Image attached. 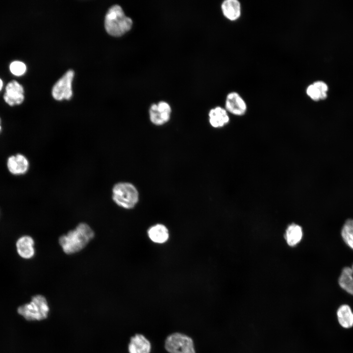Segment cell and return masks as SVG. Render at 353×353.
<instances>
[{"mask_svg": "<svg viewBox=\"0 0 353 353\" xmlns=\"http://www.w3.org/2000/svg\"><path fill=\"white\" fill-rule=\"evenodd\" d=\"M94 232L87 224H79L75 228L59 238V244L66 254L80 251L94 238Z\"/></svg>", "mask_w": 353, "mask_h": 353, "instance_id": "cell-1", "label": "cell"}, {"mask_svg": "<svg viewBox=\"0 0 353 353\" xmlns=\"http://www.w3.org/2000/svg\"><path fill=\"white\" fill-rule=\"evenodd\" d=\"M132 19L126 16L119 5L111 6L105 15L104 26L110 35L119 37L128 31L132 27Z\"/></svg>", "mask_w": 353, "mask_h": 353, "instance_id": "cell-2", "label": "cell"}, {"mask_svg": "<svg viewBox=\"0 0 353 353\" xmlns=\"http://www.w3.org/2000/svg\"><path fill=\"white\" fill-rule=\"evenodd\" d=\"M50 311L46 298L42 295L33 296L31 301L19 306L18 312L26 320L40 321L46 319Z\"/></svg>", "mask_w": 353, "mask_h": 353, "instance_id": "cell-3", "label": "cell"}, {"mask_svg": "<svg viewBox=\"0 0 353 353\" xmlns=\"http://www.w3.org/2000/svg\"><path fill=\"white\" fill-rule=\"evenodd\" d=\"M112 199L119 206L126 209L135 207L139 201V193L135 186L129 182H120L114 185Z\"/></svg>", "mask_w": 353, "mask_h": 353, "instance_id": "cell-4", "label": "cell"}, {"mask_svg": "<svg viewBox=\"0 0 353 353\" xmlns=\"http://www.w3.org/2000/svg\"><path fill=\"white\" fill-rule=\"evenodd\" d=\"M165 348L169 353H195L192 339L180 333H175L166 338Z\"/></svg>", "mask_w": 353, "mask_h": 353, "instance_id": "cell-5", "label": "cell"}, {"mask_svg": "<svg viewBox=\"0 0 353 353\" xmlns=\"http://www.w3.org/2000/svg\"><path fill=\"white\" fill-rule=\"evenodd\" d=\"M74 76L72 70H68L53 85L52 96L57 101L70 100L73 95L72 83Z\"/></svg>", "mask_w": 353, "mask_h": 353, "instance_id": "cell-6", "label": "cell"}, {"mask_svg": "<svg viewBox=\"0 0 353 353\" xmlns=\"http://www.w3.org/2000/svg\"><path fill=\"white\" fill-rule=\"evenodd\" d=\"M149 112L151 122L155 126H162L170 120L172 108L167 102L160 101L157 103H152Z\"/></svg>", "mask_w": 353, "mask_h": 353, "instance_id": "cell-7", "label": "cell"}, {"mask_svg": "<svg viewBox=\"0 0 353 353\" xmlns=\"http://www.w3.org/2000/svg\"><path fill=\"white\" fill-rule=\"evenodd\" d=\"M225 105V108L229 114L237 117L243 116L248 111L246 101L236 91H232L227 94Z\"/></svg>", "mask_w": 353, "mask_h": 353, "instance_id": "cell-8", "label": "cell"}, {"mask_svg": "<svg viewBox=\"0 0 353 353\" xmlns=\"http://www.w3.org/2000/svg\"><path fill=\"white\" fill-rule=\"evenodd\" d=\"M24 92L22 85L17 81L13 80L6 85L3 98L5 102L11 106L20 105L24 101Z\"/></svg>", "mask_w": 353, "mask_h": 353, "instance_id": "cell-9", "label": "cell"}, {"mask_svg": "<svg viewBox=\"0 0 353 353\" xmlns=\"http://www.w3.org/2000/svg\"><path fill=\"white\" fill-rule=\"evenodd\" d=\"M209 122L214 128H222L227 125L229 121V113L226 109L217 106L211 109L208 113Z\"/></svg>", "mask_w": 353, "mask_h": 353, "instance_id": "cell-10", "label": "cell"}, {"mask_svg": "<svg viewBox=\"0 0 353 353\" xmlns=\"http://www.w3.org/2000/svg\"><path fill=\"white\" fill-rule=\"evenodd\" d=\"M7 166L9 171L14 175L25 174L28 170L29 162L24 155L18 153L8 157Z\"/></svg>", "mask_w": 353, "mask_h": 353, "instance_id": "cell-11", "label": "cell"}, {"mask_svg": "<svg viewBox=\"0 0 353 353\" xmlns=\"http://www.w3.org/2000/svg\"><path fill=\"white\" fill-rule=\"evenodd\" d=\"M221 9L224 16L230 21H235L241 15L242 7L238 0H225L221 4Z\"/></svg>", "mask_w": 353, "mask_h": 353, "instance_id": "cell-12", "label": "cell"}, {"mask_svg": "<svg viewBox=\"0 0 353 353\" xmlns=\"http://www.w3.org/2000/svg\"><path fill=\"white\" fill-rule=\"evenodd\" d=\"M34 245V240L31 236L25 235L21 237L16 244L18 254L24 259L32 258L35 254Z\"/></svg>", "mask_w": 353, "mask_h": 353, "instance_id": "cell-13", "label": "cell"}, {"mask_svg": "<svg viewBox=\"0 0 353 353\" xmlns=\"http://www.w3.org/2000/svg\"><path fill=\"white\" fill-rule=\"evenodd\" d=\"M303 235V230L297 224H291L287 226L284 232V239L286 244L294 247L300 244Z\"/></svg>", "mask_w": 353, "mask_h": 353, "instance_id": "cell-14", "label": "cell"}, {"mask_svg": "<svg viewBox=\"0 0 353 353\" xmlns=\"http://www.w3.org/2000/svg\"><path fill=\"white\" fill-rule=\"evenodd\" d=\"M128 349L129 353H150L151 345L143 335L137 334L131 338Z\"/></svg>", "mask_w": 353, "mask_h": 353, "instance_id": "cell-15", "label": "cell"}, {"mask_svg": "<svg viewBox=\"0 0 353 353\" xmlns=\"http://www.w3.org/2000/svg\"><path fill=\"white\" fill-rule=\"evenodd\" d=\"M148 235L151 241L158 244L164 243L169 237L168 229L162 224L151 227L148 231Z\"/></svg>", "mask_w": 353, "mask_h": 353, "instance_id": "cell-16", "label": "cell"}, {"mask_svg": "<svg viewBox=\"0 0 353 353\" xmlns=\"http://www.w3.org/2000/svg\"><path fill=\"white\" fill-rule=\"evenodd\" d=\"M340 286L347 293L353 295V264L344 267L338 279Z\"/></svg>", "mask_w": 353, "mask_h": 353, "instance_id": "cell-17", "label": "cell"}, {"mask_svg": "<svg viewBox=\"0 0 353 353\" xmlns=\"http://www.w3.org/2000/svg\"><path fill=\"white\" fill-rule=\"evenodd\" d=\"M337 319L344 328H349L353 326V312L347 304L341 305L337 311Z\"/></svg>", "mask_w": 353, "mask_h": 353, "instance_id": "cell-18", "label": "cell"}, {"mask_svg": "<svg viewBox=\"0 0 353 353\" xmlns=\"http://www.w3.org/2000/svg\"><path fill=\"white\" fill-rule=\"evenodd\" d=\"M341 236L346 244L353 250V219L345 222L341 230Z\"/></svg>", "mask_w": 353, "mask_h": 353, "instance_id": "cell-19", "label": "cell"}, {"mask_svg": "<svg viewBox=\"0 0 353 353\" xmlns=\"http://www.w3.org/2000/svg\"><path fill=\"white\" fill-rule=\"evenodd\" d=\"M9 69L13 75L19 76L23 75L25 73L26 70V67L24 62L15 60L10 64Z\"/></svg>", "mask_w": 353, "mask_h": 353, "instance_id": "cell-20", "label": "cell"}, {"mask_svg": "<svg viewBox=\"0 0 353 353\" xmlns=\"http://www.w3.org/2000/svg\"><path fill=\"white\" fill-rule=\"evenodd\" d=\"M305 91L307 96L312 100L315 101L321 100L320 92L313 83L309 84L306 87Z\"/></svg>", "mask_w": 353, "mask_h": 353, "instance_id": "cell-21", "label": "cell"}, {"mask_svg": "<svg viewBox=\"0 0 353 353\" xmlns=\"http://www.w3.org/2000/svg\"><path fill=\"white\" fill-rule=\"evenodd\" d=\"M313 84L317 88L321 93V100H325L327 97L328 87L327 84L322 81H316Z\"/></svg>", "mask_w": 353, "mask_h": 353, "instance_id": "cell-22", "label": "cell"}, {"mask_svg": "<svg viewBox=\"0 0 353 353\" xmlns=\"http://www.w3.org/2000/svg\"><path fill=\"white\" fill-rule=\"evenodd\" d=\"M3 81L0 78V91L1 90L2 87H3Z\"/></svg>", "mask_w": 353, "mask_h": 353, "instance_id": "cell-23", "label": "cell"}, {"mask_svg": "<svg viewBox=\"0 0 353 353\" xmlns=\"http://www.w3.org/2000/svg\"><path fill=\"white\" fill-rule=\"evenodd\" d=\"M1 120H0V132L1 131Z\"/></svg>", "mask_w": 353, "mask_h": 353, "instance_id": "cell-24", "label": "cell"}]
</instances>
